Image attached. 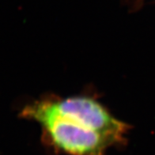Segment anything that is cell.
Segmentation results:
<instances>
[{
    "label": "cell",
    "instance_id": "6da1fadb",
    "mask_svg": "<svg viewBox=\"0 0 155 155\" xmlns=\"http://www.w3.org/2000/svg\"><path fill=\"white\" fill-rule=\"evenodd\" d=\"M19 116L38 123L43 140L55 150L69 155H105L113 143L87 121L51 108L45 98L27 104Z\"/></svg>",
    "mask_w": 155,
    "mask_h": 155
}]
</instances>
